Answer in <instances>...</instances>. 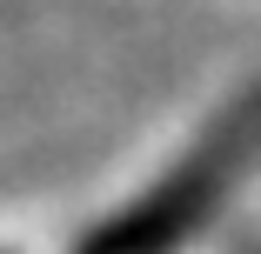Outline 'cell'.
<instances>
[{"instance_id":"1","label":"cell","mask_w":261,"mask_h":254,"mask_svg":"<svg viewBox=\"0 0 261 254\" xmlns=\"http://www.w3.org/2000/svg\"><path fill=\"white\" fill-rule=\"evenodd\" d=\"M254 167H261V87L234 94L228 107L207 121V134L134 201V208L108 214L100 228H87L81 254H181L221 214V201Z\"/></svg>"}]
</instances>
